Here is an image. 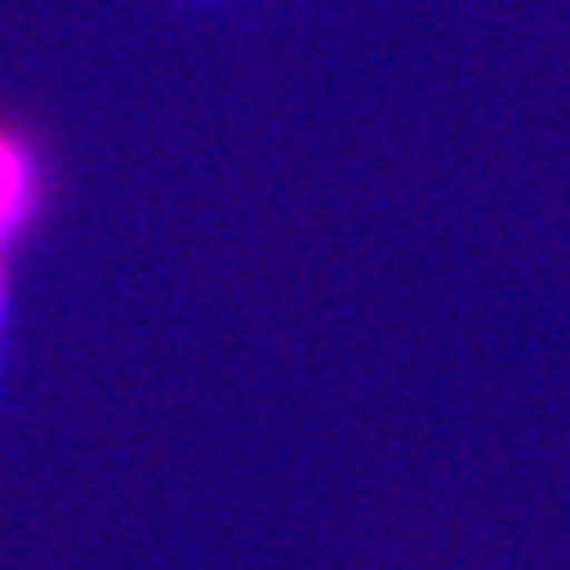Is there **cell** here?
I'll use <instances>...</instances> for the list:
<instances>
[{
  "mask_svg": "<svg viewBox=\"0 0 570 570\" xmlns=\"http://www.w3.org/2000/svg\"><path fill=\"white\" fill-rule=\"evenodd\" d=\"M36 206V159L17 131L0 127V246Z\"/></svg>",
  "mask_w": 570,
  "mask_h": 570,
  "instance_id": "cell-1",
  "label": "cell"
},
{
  "mask_svg": "<svg viewBox=\"0 0 570 570\" xmlns=\"http://www.w3.org/2000/svg\"><path fill=\"white\" fill-rule=\"evenodd\" d=\"M0 313H4V269H0Z\"/></svg>",
  "mask_w": 570,
  "mask_h": 570,
  "instance_id": "cell-2",
  "label": "cell"
}]
</instances>
